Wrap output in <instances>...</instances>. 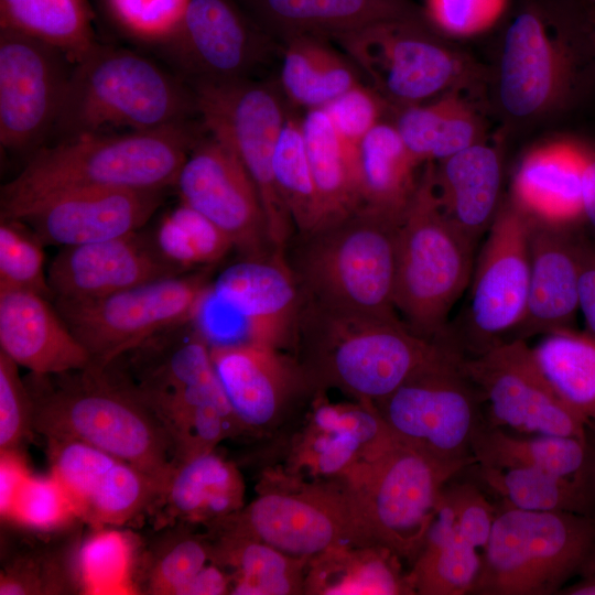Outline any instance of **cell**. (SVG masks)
Returning a JSON list of instances; mask_svg holds the SVG:
<instances>
[{"label":"cell","mask_w":595,"mask_h":595,"mask_svg":"<svg viewBox=\"0 0 595 595\" xmlns=\"http://www.w3.org/2000/svg\"><path fill=\"white\" fill-rule=\"evenodd\" d=\"M24 381L34 432L112 454L148 474L163 491L174 468L170 433L118 360L56 375L30 372Z\"/></svg>","instance_id":"1"},{"label":"cell","mask_w":595,"mask_h":595,"mask_svg":"<svg viewBox=\"0 0 595 595\" xmlns=\"http://www.w3.org/2000/svg\"><path fill=\"white\" fill-rule=\"evenodd\" d=\"M197 137L185 121L153 130L83 134L42 147L2 185L0 217L20 218L40 202L69 191L174 186Z\"/></svg>","instance_id":"2"},{"label":"cell","mask_w":595,"mask_h":595,"mask_svg":"<svg viewBox=\"0 0 595 595\" xmlns=\"http://www.w3.org/2000/svg\"><path fill=\"white\" fill-rule=\"evenodd\" d=\"M450 346L413 333L401 320L334 309L303 295L296 359L317 393L334 388L375 404Z\"/></svg>","instance_id":"3"},{"label":"cell","mask_w":595,"mask_h":595,"mask_svg":"<svg viewBox=\"0 0 595 595\" xmlns=\"http://www.w3.org/2000/svg\"><path fill=\"white\" fill-rule=\"evenodd\" d=\"M402 215L361 205L309 231H295L282 256L302 294L324 305L400 320L394 305Z\"/></svg>","instance_id":"4"},{"label":"cell","mask_w":595,"mask_h":595,"mask_svg":"<svg viewBox=\"0 0 595 595\" xmlns=\"http://www.w3.org/2000/svg\"><path fill=\"white\" fill-rule=\"evenodd\" d=\"M196 111L192 90L151 60L97 44L75 63L53 134L142 131L185 122Z\"/></svg>","instance_id":"5"},{"label":"cell","mask_w":595,"mask_h":595,"mask_svg":"<svg viewBox=\"0 0 595 595\" xmlns=\"http://www.w3.org/2000/svg\"><path fill=\"white\" fill-rule=\"evenodd\" d=\"M581 43L588 39L571 3L521 6L505 29L497 63L495 95L502 116L530 123L563 110L577 88Z\"/></svg>","instance_id":"6"},{"label":"cell","mask_w":595,"mask_h":595,"mask_svg":"<svg viewBox=\"0 0 595 595\" xmlns=\"http://www.w3.org/2000/svg\"><path fill=\"white\" fill-rule=\"evenodd\" d=\"M425 163L398 231L394 305L415 334L447 337V315L474 269L475 244L444 215Z\"/></svg>","instance_id":"7"},{"label":"cell","mask_w":595,"mask_h":595,"mask_svg":"<svg viewBox=\"0 0 595 595\" xmlns=\"http://www.w3.org/2000/svg\"><path fill=\"white\" fill-rule=\"evenodd\" d=\"M470 593L559 594L595 555V516L508 506L496 515Z\"/></svg>","instance_id":"8"},{"label":"cell","mask_w":595,"mask_h":595,"mask_svg":"<svg viewBox=\"0 0 595 595\" xmlns=\"http://www.w3.org/2000/svg\"><path fill=\"white\" fill-rule=\"evenodd\" d=\"M423 17L380 21L333 37L365 72L375 93L394 108L454 90H477L485 74Z\"/></svg>","instance_id":"9"},{"label":"cell","mask_w":595,"mask_h":595,"mask_svg":"<svg viewBox=\"0 0 595 595\" xmlns=\"http://www.w3.org/2000/svg\"><path fill=\"white\" fill-rule=\"evenodd\" d=\"M462 468L439 463L396 441L343 482L367 543L401 559L419 554L445 484Z\"/></svg>","instance_id":"10"},{"label":"cell","mask_w":595,"mask_h":595,"mask_svg":"<svg viewBox=\"0 0 595 595\" xmlns=\"http://www.w3.org/2000/svg\"><path fill=\"white\" fill-rule=\"evenodd\" d=\"M208 272L181 273L99 299L53 301L87 350L106 367L153 337L194 322L210 290Z\"/></svg>","instance_id":"11"},{"label":"cell","mask_w":595,"mask_h":595,"mask_svg":"<svg viewBox=\"0 0 595 595\" xmlns=\"http://www.w3.org/2000/svg\"><path fill=\"white\" fill-rule=\"evenodd\" d=\"M462 357L451 345L375 405L398 442L439 463L466 467L475 462L480 394L463 372Z\"/></svg>","instance_id":"12"},{"label":"cell","mask_w":595,"mask_h":595,"mask_svg":"<svg viewBox=\"0 0 595 595\" xmlns=\"http://www.w3.org/2000/svg\"><path fill=\"white\" fill-rule=\"evenodd\" d=\"M303 295L282 253L224 269L195 320L210 345L250 342L295 350Z\"/></svg>","instance_id":"13"},{"label":"cell","mask_w":595,"mask_h":595,"mask_svg":"<svg viewBox=\"0 0 595 595\" xmlns=\"http://www.w3.org/2000/svg\"><path fill=\"white\" fill-rule=\"evenodd\" d=\"M202 127L239 158L261 201L271 242L282 252L295 232L273 173L275 143L285 121L278 96L247 79L194 82L192 89Z\"/></svg>","instance_id":"14"},{"label":"cell","mask_w":595,"mask_h":595,"mask_svg":"<svg viewBox=\"0 0 595 595\" xmlns=\"http://www.w3.org/2000/svg\"><path fill=\"white\" fill-rule=\"evenodd\" d=\"M237 530L309 561L339 544H368L343 483L285 475L225 519Z\"/></svg>","instance_id":"15"},{"label":"cell","mask_w":595,"mask_h":595,"mask_svg":"<svg viewBox=\"0 0 595 595\" xmlns=\"http://www.w3.org/2000/svg\"><path fill=\"white\" fill-rule=\"evenodd\" d=\"M461 368L487 402L494 426L586 439L589 422L553 390L523 339L462 357Z\"/></svg>","instance_id":"16"},{"label":"cell","mask_w":595,"mask_h":595,"mask_svg":"<svg viewBox=\"0 0 595 595\" xmlns=\"http://www.w3.org/2000/svg\"><path fill=\"white\" fill-rule=\"evenodd\" d=\"M74 64L60 50L0 29V143L31 152L53 134Z\"/></svg>","instance_id":"17"},{"label":"cell","mask_w":595,"mask_h":595,"mask_svg":"<svg viewBox=\"0 0 595 595\" xmlns=\"http://www.w3.org/2000/svg\"><path fill=\"white\" fill-rule=\"evenodd\" d=\"M174 186L181 202L225 232L241 258L278 252L250 175L235 152L212 133L195 140Z\"/></svg>","instance_id":"18"},{"label":"cell","mask_w":595,"mask_h":595,"mask_svg":"<svg viewBox=\"0 0 595 595\" xmlns=\"http://www.w3.org/2000/svg\"><path fill=\"white\" fill-rule=\"evenodd\" d=\"M529 220L504 198L473 269L466 315L475 354L504 342L521 322L528 299Z\"/></svg>","instance_id":"19"},{"label":"cell","mask_w":595,"mask_h":595,"mask_svg":"<svg viewBox=\"0 0 595 595\" xmlns=\"http://www.w3.org/2000/svg\"><path fill=\"white\" fill-rule=\"evenodd\" d=\"M52 476L77 518L94 527H118L152 511L160 484L136 466L75 440H47Z\"/></svg>","instance_id":"20"},{"label":"cell","mask_w":595,"mask_h":595,"mask_svg":"<svg viewBox=\"0 0 595 595\" xmlns=\"http://www.w3.org/2000/svg\"><path fill=\"white\" fill-rule=\"evenodd\" d=\"M214 368L239 433L279 426L304 397L316 396L296 357L250 343L210 345Z\"/></svg>","instance_id":"21"},{"label":"cell","mask_w":595,"mask_h":595,"mask_svg":"<svg viewBox=\"0 0 595 595\" xmlns=\"http://www.w3.org/2000/svg\"><path fill=\"white\" fill-rule=\"evenodd\" d=\"M322 393L292 441L285 476L343 483L360 463L380 455L396 439L374 403H329Z\"/></svg>","instance_id":"22"},{"label":"cell","mask_w":595,"mask_h":595,"mask_svg":"<svg viewBox=\"0 0 595 595\" xmlns=\"http://www.w3.org/2000/svg\"><path fill=\"white\" fill-rule=\"evenodd\" d=\"M271 39L237 0H190L167 55L194 82L247 79Z\"/></svg>","instance_id":"23"},{"label":"cell","mask_w":595,"mask_h":595,"mask_svg":"<svg viewBox=\"0 0 595 595\" xmlns=\"http://www.w3.org/2000/svg\"><path fill=\"white\" fill-rule=\"evenodd\" d=\"M140 230L99 242L64 247L47 269L52 301L99 299L181 274Z\"/></svg>","instance_id":"24"},{"label":"cell","mask_w":595,"mask_h":595,"mask_svg":"<svg viewBox=\"0 0 595 595\" xmlns=\"http://www.w3.org/2000/svg\"><path fill=\"white\" fill-rule=\"evenodd\" d=\"M162 203V191L83 188L51 196L23 214L44 245L72 247L140 230Z\"/></svg>","instance_id":"25"},{"label":"cell","mask_w":595,"mask_h":595,"mask_svg":"<svg viewBox=\"0 0 595 595\" xmlns=\"http://www.w3.org/2000/svg\"><path fill=\"white\" fill-rule=\"evenodd\" d=\"M51 301L30 290H0V351L35 375L86 368L87 350Z\"/></svg>","instance_id":"26"},{"label":"cell","mask_w":595,"mask_h":595,"mask_svg":"<svg viewBox=\"0 0 595 595\" xmlns=\"http://www.w3.org/2000/svg\"><path fill=\"white\" fill-rule=\"evenodd\" d=\"M530 272L524 315L511 339L571 327L578 310L577 237L571 229L529 220Z\"/></svg>","instance_id":"27"},{"label":"cell","mask_w":595,"mask_h":595,"mask_svg":"<svg viewBox=\"0 0 595 595\" xmlns=\"http://www.w3.org/2000/svg\"><path fill=\"white\" fill-rule=\"evenodd\" d=\"M507 197L530 221L586 228L576 138H552L530 148L517 166Z\"/></svg>","instance_id":"28"},{"label":"cell","mask_w":595,"mask_h":595,"mask_svg":"<svg viewBox=\"0 0 595 595\" xmlns=\"http://www.w3.org/2000/svg\"><path fill=\"white\" fill-rule=\"evenodd\" d=\"M271 40L296 36L333 39L370 24L423 17L411 0H237Z\"/></svg>","instance_id":"29"},{"label":"cell","mask_w":595,"mask_h":595,"mask_svg":"<svg viewBox=\"0 0 595 595\" xmlns=\"http://www.w3.org/2000/svg\"><path fill=\"white\" fill-rule=\"evenodd\" d=\"M502 155L487 140L434 162V190L447 219L472 242L488 231L501 204Z\"/></svg>","instance_id":"30"},{"label":"cell","mask_w":595,"mask_h":595,"mask_svg":"<svg viewBox=\"0 0 595 595\" xmlns=\"http://www.w3.org/2000/svg\"><path fill=\"white\" fill-rule=\"evenodd\" d=\"M244 498L239 469L212 451L174 466L153 510L163 526L181 522L209 528L240 511Z\"/></svg>","instance_id":"31"},{"label":"cell","mask_w":595,"mask_h":595,"mask_svg":"<svg viewBox=\"0 0 595 595\" xmlns=\"http://www.w3.org/2000/svg\"><path fill=\"white\" fill-rule=\"evenodd\" d=\"M475 91L454 89L422 104L399 108L394 121L419 164L439 162L485 141L486 123Z\"/></svg>","instance_id":"32"},{"label":"cell","mask_w":595,"mask_h":595,"mask_svg":"<svg viewBox=\"0 0 595 595\" xmlns=\"http://www.w3.org/2000/svg\"><path fill=\"white\" fill-rule=\"evenodd\" d=\"M213 561L230 576V594H304L309 560L250 537L226 520L209 527Z\"/></svg>","instance_id":"33"},{"label":"cell","mask_w":595,"mask_h":595,"mask_svg":"<svg viewBox=\"0 0 595 595\" xmlns=\"http://www.w3.org/2000/svg\"><path fill=\"white\" fill-rule=\"evenodd\" d=\"M401 558L377 544H339L309 561L304 594L410 595L415 594Z\"/></svg>","instance_id":"34"},{"label":"cell","mask_w":595,"mask_h":595,"mask_svg":"<svg viewBox=\"0 0 595 595\" xmlns=\"http://www.w3.org/2000/svg\"><path fill=\"white\" fill-rule=\"evenodd\" d=\"M419 165L394 125L379 121L359 147L363 205L402 215L415 191Z\"/></svg>","instance_id":"35"},{"label":"cell","mask_w":595,"mask_h":595,"mask_svg":"<svg viewBox=\"0 0 595 595\" xmlns=\"http://www.w3.org/2000/svg\"><path fill=\"white\" fill-rule=\"evenodd\" d=\"M472 453L479 466L495 468H529L561 476L587 473V439L532 434L516 436L498 426H479Z\"/></svg>","instance_id":"36"},{"label":"cell","mask_w":595,"mask_h":595,"mask_svg":"<svg viewBox=\"0 0 595 595\" xmlns=\"http://www.w3.org/2000/svg\"><path fill=\"white\" fill-rule=\"evenodd\" d=\"M89 0H0V29L40 40L75 64L98 44Z\"/></svg>","instance_id":"37"},{"label":"cell","mask_w":595,"mask_h":595,"mask_svg":"<svg viewBox=\"0 0 595 595\" xmlns=\"http://www.w3.org/2000/svg\"><path fill=\"white\" fill-rule=\"evenodd\" d=\"M482 565L477 548L462 537L452 516L440 501L424 543L409 576L415 594L463 595L470 593Z\"/></svg>","instance_id":"38"},{"label":"cell","mask_w":595,"mask_h":595,"mask_svg":"<svg viewBox=\"0 0 595 595\" xmlns=\"http://www.w3.org/2000/svg\"><path fill=\"white\" fill-rule=\"evenodd\" d=\"M302 127L324 225L363 205L358 170L323 108L311 109Z\"/></svg>","instance_id":"39"},{"label":"cell","mask_w":595,"mask_h":595,"mask_svg":"<svg viewBox=\"0 0 595 595\" xmlns=\"http://www.w3.org/2000/svg\"><path fill=\"white\" fill-rule=\"evenodd\" d=\"M531 351L559 397L595 423V336L563 327L544 334Z\"/></svg>","instance_id":"40"},{"label":"cell","mask_w":595,"mask_h":595,"mask_svg":"<svg viewBox=\"0 0 595 595\" xmlns=\"http://www.w3.org/2000/svg\"><path fill=\"white\" fill-rule=\"evenodd\" d=\"M325 37L303 35L284 42L282 87L298 105L322 108L358 85L349 63Z\"/></svg>","instance_id":"41"},{"label":"cell","mask_w":595,"mask_h":595,"mask_svg":"<svg viewBox=\"0 0 595 595\" xmlns=\"http://www.w3.org/2000/svg\"><path fill=\"white\" fill-rule=\"evenodd\" d=\"M479 476L508 506L531 511L595 516V477L561 476L529 468L479 466Z\"/></svg>","instance_id":"42"},{"label":"cell","mask_w":595,"mask_h":595,"mask_svg":"<svg viewBox=\"0 0 595 595\" xmlns=\"http://www.w3.org/2000/svg\"><path fill=\"white\" fill-rule=\"evenodd\" d=\"M153 239L161 256L182 273L209 268L234 248L225 232L182 202L162 217Z\"/></svg>","instance_id":"43"},{"label":"cell","mask_w":595,"mask_h":595,"mask_svg":"<svg viewBox=\"0 0 595 595\" xmlns=\"http://www.w3.org/2000/svg\"><path fill=\"white\" fill-rule=\"evenodd\" d=\"M273 173L279 194L292 217L295 231H309L318 227L322 213L302 121L285 119L275 143Z\"/></svg>","instance_id":"44"},{"label":"cell","mask_w":595,"mask_h":595,"mask_svg":"<svg viewBox=\"0 0 595 595\" xmlns=\"http://www.w3.org/2000/svg\"><path fill=\"white\" fill-rule=\"evenodd\" d=\"M0 218V290H30L52 299L45 245L23 220Z\"/></svg>","instance_id":"45"},{"label":"cell","mask_w":595,"mask_h":595,"mask_svg":"<svg viewBox=\"0 0 595 595\" xmlns=\"http://www.w3.org/2000/svg\"><path fill=\"white\" fill-rule=\"evenodd\" d=\"M214 562L207 536L176 532L161 544L145 573L144 592L155 595H183L185 587Z\"/></svg>","instance_id":"46"},{"label":"cell","mask_w":595,"mask_h":595,"mask_svg":"<svg viewBox=\"0 0 595 595\" xmlns=\"http://www.w3.org/2000/svg\"><path fill=\"white\" fill-rule=\"evenodd\" d=\"M131 565L132 549L128 537L117 530H100L85 542L79 555L85 593H130Z\"/></svg>","instance_id":"47"},{"label":"cell","mask_w":595,"mask_h":595,"mask_svg":"<svg viewBox=\"0 0 595 595\" xmlns=\"http://www.w3.org/2000/svg\"><path fill=\"white\" fill-rule=\"evenodd\" d=\"M108 20L137 41L162 45L175 32L190 0H99Z\"/></svg>","instance_id":"48"},{"label":"cell","mask_w":595,"mask_h":595,"mask_svg":"<svg viewBox=\"0 0 595 595\" xmlns=\"http://www.w3.org/2000/svg\"><path fill=\"white\" fill-rule=\"evenodd\" d=\"M3 517L36 530H52L76 518L74 506L61 484L51 475L24 476Z\"/></svg>","instance_id":"49"},{"label":"cell","mask_w":595,"mask_h":595,"mask_svg":"<svg viewBox=\"0 0 595 595\" xmlns=\"http://www.w3.org/2000/svg\"><path fill=\"white\" fill-rule=\"evenodd\" d=\"M509 0H424L428 23L445 37L464 39L485 33L505 14Z\"/></svg>","instance_id":"50"},{"label":"cell","mask_w":595,"mask_h":595,"mask_svg":"<svg viewBox=\"0 0 595 595\" xmlns=\"http://www.w3.org/2000/svg\"><path fill=\"white\" fill-rule=\"evenodd\" d=\"M382 102L375 91L358 84L322 107L357 170L360 143L380 121Z\"/></svg>","instance_id":"51"},{"label":"cell","mask_w":595,"mask_h":595,"mask_svg":"<svg viewBox=\"0 0 595 595\" xmlns=\"http://www.w3.org/2000/svg\"><path fill=\"white\" fill-rule=\"evenodd\" d=\"M33 431L32 403L19 366L0 351V450L17 452Z\"/></svg>","instance_id":"52"},{"label":"cell","mask_w":595,"mask_h":595,"mask_svg":"<svg viewBox=\"0 0 595 595\" xmlns=\"http://www.w3.org/2000/svg\"><path fill=\"white\" fill-rule=\"evenodd\" d=\"M441 502L457 532L476 548H485L497 513L483 493L472 484H458L443 490Z\"/></svg>","instance_id":"53"},{"label":"cell","mask_w":595,"mask_h":595,"mask_svg":"<svg viewBox=\"0 0 595 595\" xmlns=\"http://www.w3.org/2000/svg\"><path fill=\"white\" fill-rule=\"evenodd\" d=\"M578 256V310L586 331L595 336V239L583 229L577 237Z\"/></svg>","instance_id":"54"},{"label":"cell","mask_w":595,"mask_h":595,"mask_svg":"<svg viewBox=\"0 0 595 595\" xmlns=\"http://www.w3.org/2000/svg\"><path fill=\"white\" fill-rule=\"evenodd\" d=\"M581 165V194L584 224L595 239V142L576 138Z\"/></svg>","instance_id":"55"},{"label":"cell","mask_w":595,"mask_h":595,"mask_svg":"<svg viewBox=\"0 0 595 595\" xmlns=\"http://www.w3.org/2000/svg\"><path fill=\"white\" fill-rule=\"evenodd\" d=\"M559 594L564 595H595V555L580 573V578L564 586Z\"/></svg>","instance_id":"56"},{"label":"cell","mask_w":595,"mask_h":595,"mask_svg":"<svg viewBox=\"0 0 595 595\" xmlns=\"http://www.w3.org/2000/svg\"><path fill=\"white\" fill-rule=\"evenodd\" d=\"M573 7L582 19L589 43L595 39V0H576Z\"/></svg>","instance_id":"57"},{"label":"cell","mask_w":595,"mask_h":595,"mask_svg":"<svg viewBox=\"0 0 595 595\" xmlns=\"http://www.w3.org/2000/svg\"><path fill=\"white\" fill-rule=\"evenodd\" d=\"M589 47H591V51L595 57V39L591 40L589 41Z\"/></svg>","instance_id":"58"},{"label":"cell","mask_w":595,"mask_h":595,"mask_svg":"<svg viewBox=\"0 0 595 595\" xmlns=\"http://www.w3.org/2000/svg\"><path fill=\"white\" fill-rule=\"evenodd\" d=\"M591 428L593 429L594 436H595V423L591 424ZM594 477H595V469H594Z\"/></svg>","instance_id":"59"}]
</instances>
